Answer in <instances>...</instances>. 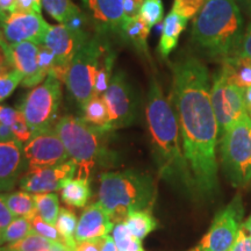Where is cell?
I'll use <instances>...</instances> for the list:
<instances>
[{"label": "cell", "instance_id": "5b68a950", "mask_svg": "<svg viewBox=\"0 0 251 251\" xmlns=\"http://www.w3.org/2000/svg\"><path fill=\"white\" fill-rule=\"evenodd\" d=\"M156 187L151 176L135 170L102 172L98 198L114 225L124 222L131 212L151 208Z\"/></svg>", "mask_w": 251, "mask_h": 251}, {"label": "cell", "instance_id": "8992f818", "mask_svg": "<svg viewBox=\"0 0 251 251\" xmlns=\"http://www.w3.org/2000/svg\"><path fill=\"white\" fill-rule=\"evenodd\" d=\"M220 156L224 172L235 187L251 181V118L244 115L221 136Z\"/></svg>", "mask_w": 251, "mask_h": 251}, {"label": "cell", "instance_id": "1f68e13d", "mask_svg": "<svg viewBox=\"0 0 251 251\" xmlns=\"http://www.w3.org/2000/svg\"><path fill=\"white\" fill-rule=\"evenodd\" d=\"M31 233L30 220L26 218H14L5 229H2L0 237V246L6 243H14L23 240Z\"/></svg>", "mask_w": 251, "mask_h": 251}, {"label": "cell", "instance_id": "ab89813d", "mask_svg": "<svg viewBox=\"0 0 251 251\" xmlns=\"http://www.w3.org/2000/svg\"><path fill=\"white\" fill-rule=\"evenodd\" d=\"M13 69L11 45L1 35L0 36V75L12 71Z\"/></svg>", "mask_w": 251, "mask_h": 251}, {"label": "cell", "instance_id": "9f6ffc18", "mask_svg": "<svg viewBox=\"0 0 251 251\" xmlns=\"http://www.w3.org/2000/svg\"><path fill=\"white\" fill-rule=\"evenodd\" d=\"M1 233H2V229L0 228V237H1Z\"/></svg>", "mask_w": 251, "mask_h": 251}, {"label": "cell", "instance_id": "7dc6e473", "mask_svg": "<svg viewBox=\"0 0 251 251\" xmlns=\"http://www.w3.org/2000/svg\"><path fill=\"white\" fill-rule=\"evenodd\" d=\"M17 11L41 13V5L37 4L36 0H17Z\"/></svg>", "mask_w": 251, "mask_h": 251}, {"label": "cell", "instance_id": "74e56055", "mask_svg": "<svg viewBox=\"0 0 251 251\" xmlns=\"http://www.w3.org/2000/svg\"><path fill=\"white\" fill-rule=\"evenodd\" d=\"M54 61L55 56L51 50L47 46L41 45L39 50V78L41 81H45L46 78L49 76Z\"/></svg>", "mask_w": 251, "mask_h": 251}, {"label": "cell", "instance_id": "4fadbf2b", "mask_svg": "<svg viewBox=\"0 0 251 251\" xmlns=\"http://www.w3.org/2000/svg\"><path fill=\"white\" fill-rule=\"evenodd\" d=\"M50 25L39 12H14L0 19V28L4 39L9 45L21 42L45 43Z\"/></svg>", "mask_w": 251, "mask_h": 251}, {"label": "cell", "instance_id": "44dd1931", "mask_svg": "<svg viewBox=\"0 0 251 251\" xmlns=\"http://www.w3.org/2000/svg\"><path fill=\"white\" fill-rule=\"evenodd\" d=\"M220 71L224 74L228 83L246 90L251 86V58L233 55L222 61Z\"/></svg>", "mask_w": 251, "mask_h": 251}, {"label": "cell", "instance_id": "bcb514c9", "mask_svg": "<svg viewBox=\"0 0 251 251\" xmlns=\"http://www.w3.org/2000/svg\"><path fill=\"white\" fill-rule=\"evenodd\" d=\"M14 218L15 216L9 211L4 199L1 198V194H0V228L5 229Z\"/></svg>", "mask_w": 251, "mask_h": 251}, {"label": "cell", "instance_id": "c3c4849f", "mask_svg": "<svg viewBox=\"0 0 251 251\" xmlns=\"http://www.w3.org/2000/svg\"><path fill=\"white\" fill-rule=\"evenodd\" d=\"M17 12V0H0V19Z\"/></svg>", "mask_w": 251, "mask_h": 251}, {"label": "cell", "instance_id": "e575fe53", "mask_svg": "<svg viewBox=\"0 0 251 251\" xmlns=\"http://www.w3.org/2000/svg\"><path fill=\"white\" fill-rule=\"evenodd\" d=\"M140 18L151 29L164 18V5L162 0H143Z\"/></svg>", "mask_w": 251, "mask_h": 251}, {"label": "cell", "instance_id": "8fae6325", "mask_svg": "<svg viewBox=\"0 0 251 251\" xmlns=\"http://www.w3.org/2000/svg\"><path fill=\"white\" fill-rule=\"evenodd\" d=\"M211 100L219 126V136H222L241 118L248 115L244 90L228 83L221 71L213 78Z\"/></svg>", "mask_w": 251, "mask_h": 251}, {"label": "cell", "instance_id": "7a4b0ae2", "mask_svg": "<svg viewBox=\"0 0 251 251\" xmlns=\"http://www.w3.org/2000/svg\"><path fill=\"white\" fill-rule=\"evenodd\" d=\"M146 117L153 162L159 177L187 196H196V184L184 153L177 117L155 77L150 80Z\"/></svg>", "mask_w": 251, "mask_h": 251}, {"label": "cell", "instance_id": "ffe728a7", "mask_svg": "<svg viewBox=\"0 0 251 251\" xmlns=\"http://www.w3.org/2000/svg\"><path fill=\"white\" fill-rule=\"evenodd\" d=\"M187 21L186 18L176 13L172 9L166 15L158 43V52L163 58H168L169 55L176 49L181 33L187 26Z\"/></svg>", "mask_w": 251, "mask_h": 251}, {"label": "cell", "instance_id": "6f0895ef", "mask_svg": "<svg viewBox=\"0 0 251 251\" xmlns=\"http://www.w3.org/2000/svg\"><path fill=\"white\" fill-rule=\"evenodd\" d=\"M2 35V33H1V30H0V36H1Z\"/></svg>", "mask_w": 251, "mask_h": 251}, {"label": "cell", "instance_id": "f6af8a7d", "mask_svg": "<svg viewBox=\"0 0 251 251\" xmlns=\"http://www.w3.org/2000/svg\"><path fill=\"white\" fill-rule=\"evenodd\" d=\"M103 241H105V237L93 238V240L85 241V242L77 244L76 251H101Z\"/></svg>", "mask_w": 251, "mask_h": 251}, {"label": "cell", "instance_id": "ba28073f", "mask_svg": "<svg viewBox=\"0 0 251 251\" xmlns=\"http://www.w3.org/2000/svg\"><path fill=\"white\" fill-rule=\"evenodd\" d=\"M61 81L48 76L45 81L34 87L19 107L26 118L33 135L55 127L62 98Z\"/></svg>", "mask_w": 251, "mask_h": 251}, {"label": "cell", "instance_id": "d6986e66", "mask_svg": "<svg viewBox=\"0 0 251 251\" xmlns=\"http://www.w3.org/2000/svg\"><path fill=\"white\" fill-rule=\"evenodd\" d=\"M40 46L35 42L11 45L13 67L23 74L24 80L21 85L25 87H35L42 83L39 78Z\"/></svg>", "mask_w": 251, "mask_h": 251}, {"label": "cell", "instance_id": "7c38bea8", "mask_svg": "<svg viewBox=\"0 0 251 251\" xmlns=\"http://www.w3.org/2000/svg\"><path fill=\"white\" fill-rule=\"evenodd\" d=\"M111 117V131L131 126L137 117L136 93L125 72L113 74L111 83L102 94Z\"/></svg>", "mask_w": 251, "mask_h": 251}, {"label": "cell", "instance_id": "484cf974", "mask_svg": "<svg viewBox=\"0 0 251 251\" xmlns=\"http://www.w3.org/2000/svg\"><path fill=\"white\" fill-rule=\"evenodd\" d=\"M83 119L99 129L111 131V117L102 96H94L83 107Z\"/></svg>", "mask_w": 251, "mask_h": 251}, {"label": "cell", "instance_id": "4316f807", "mask_svg": "<svg viewBox=\"0 0 251 251\" xmlns=\"http://www.w3.org/2000/svg\"><path fill=\"white\" fill-rule=\"evenodd\" d=\"M124 222L130 233L141 241L155 230L158 226V222L152 215L151 208L131 212Z\"/></svg>", "mask_w": 251, "mask_h": 251}, {"label": "cell", "instance_id": "52a82bcc", "mask_svg": "<svg viewBox=\"0 0 251 251\" xmlns=\"http://www.w3.org/2000/svg\"><path fill=\"white\" fill-rule=\"evenodd\" d=\"M106 41V34H92L71 62L65 85L81 108L94 96L96 75Z\"/></svg>", "mask_w": 251, "mask_h": 251}, {"label": "cell", "instance_id": "277c9868", "mask_svg": "<svg viewBox=\"0 0 251 251\" xmlns=\"http://www.w3.org/2000/svg\"><path fill=\"white\" fill-rule=\"evenodd\" d=\"M55 130L70 159L76 163L77 178L90 180L96 169L111 166L117 161V156L108 147L109 131L93 127L83 118L64 115L56 122Z\"/></svg>", "mask_w": 251, "mask_h": 251}, {"label": "cell", "instance_id": "11a10c76", "mask_svg": "<svg viewBox=\"0 0 251 251\" xmlns=\"http://www.w3.org/2000/svg\"><path fill=\"white\" fill-rule=\"evenodd\" d=\"M51 251H67V250H64V249H55V250H51Z\"/></svg>", "mask_w": 251, "mask_h": 251}, {"label": "cell", "instance_id": "f907efd6", "mask_svg": "<svg viewBox=\"0 0 251 251\" xmlns=\"http://www.w3.org/2000/svg\"><path fill=\"white\" fill-rule=\"evenodd\" d=\"M101 251H118V248L115 246L114 240H113V237L109 236V235L105 236V241H103Z\"/></svg>", "mask_w": 251, "mask_h": 251}, {"label": "cell", "instance_id": "680465c9", "mask_svg": "<svg viewBox=\"0 0 251 251\" xmlns=\"http://www.w3.org/2000/svg\"><path fill=\"white\" fill-rule=\"evenodd\" d=\"M0 251H1V248H0Z\"/></svg>", "mask_w": 251, "mask_h": 251}, {"label": "cell", "instance_id": "cb8c5ba5", "mask_svg": "<svg viewBox=\"0 0 251 251\" xmlns=\"http://www.w3.org/2000/svg\"><path fill=\"white\" fill-rule=\"evenodd\" d=\"M8 209L15 218H26L31 220L37 214L35 201L33 194L26 191H15L11 193H0Z\"/></svg>", "mask_w": 251, "mask_h": 251}, {"label": "cell", "instance_id": "816d5d0a", "mask_svg": "<svg viewBox=\"0 0 251 251\" xmlns=\"http://www.w3.org/2000/svg\"><path fill=\"white\" fill-rule=\"evenodd\" d=\"M244 101H246L248 115L251 118V86L244 90Z\"/></svg>", "mask_w": 251, "mask_h": 251}, {"label": "cell", "instance_id": "30bf717a", "mask_svg": "<svg viewBox=\"0 0 251 251\" xmlns=\"http://www.w3.org/2000/svg\"><path fill=\"white\" fill-rule=\"evenodd\" d=\"M91 35L92 34L89 30H74L65 24L50 26L43 43L55 56L49 76L65 83L72 59Z\"/></svg>", "mask_w": 251, "mask_h": 251}, {"label": "cell", "instance_id": "6da1fadb", "mask_svg": "<svg viewBox=\"0 0 251 251\" xmlns=\"http://www.w3.org/2000/svg\"><path fill=\"white\" fill-rule=\"evenodd\" d=\"M170 100L179 125L184 153L197 193L212 197L219 190L216 144L219 126L211 100L209 72L193 56L175 62Z\"/></svg>", "mask_w": 251, "mask_h": 251}, {"label": "cell", "instance_id": "f35d334b", "mask_svg": "<svg viewBox=\"0 0 251 251\" xmlns=\"http://www.w3.org/2000/svg\"><path fill=\"white\" fill-rule=\"evenodd\" d=\"M12 131H13V135L15 140L19 141L21 143H27L31 137H33V131H31L30 127L28 126L26 118L21 113L20 109H19V114L17 120L14 121V124L12 125Z\"/></svg>", "mask_w": 251, "mask_h": 251}, {"label": "cell", "instance_id": "b9f144b4", "mask_svg": "<svg viewBox=\"0 0 251 251\" xmlns=\"http://www.w3.org/2000/svg\"><path fill=\"white\" fill-rule=\"evenodd\" d=\"M19 109H15L9 106L0 105V124L12 127L14 121L17 120Z\"/></svg>", "mask_w": 251, "mask_h": 251}, {"label": "cell", "instance_id": "d4e9b609", "mask_svg": "<svg viewBox=\"0 0 251 251\" xmlns=\"http://www.w3.org/2000/svg\"><path fill=\"white\" fill-rule=\"evenodd\" d=\"M115 59H117V52L114 51V49L112 48L111 43L107 40L99 59L98 70H97L96 75V84H94V96H102L105 91L107 90L113 77V68H114Z\"/></svg>", "mask_w": 251, "mask_h": 251}, {"label": "cell", "instance_id": "60d3db41", "mask_svg": "<svg viewBox=\"0 0 251 251\" xmlns=\"http://www.w3.org/2000/svg\"><path fill=\"white\" fill-rule=\"evenodd\" d=\"M235 55L244 56V57L251 58V23L248 25V27L244 29L242 40H241L240 46Z\"/></svg>", "mask_w": 251, "mask_h": 251}, {"label": "cell", "instance_id": "ee69618b", "mask_svg": "<svg viewBox=\"0 0 251 251\" xmlns=\"http://www.w3.org/2000/svg\"><path fill=\"white\" fill-rule=\"evenodd\" d=\"M143 0H125L124 1V13L125 18L139 17Z\"/></svg>", "mask_w": 251, "mask_h": 251}, {"label": "cell", "instance_id": "2e32d148", "mask_svg": "<svg viewBox=\"0 0 251 251\" xmlns=\"http://www.w3.org/2000/svg\"><path fill=\"white\" fill-rule=\"evenodd\" d=\"M85 6L87 17L94 24L97 33L120 34L124 23L125 0H81Z\"/></svg>", "mask_w": 251, "mask_h": 251}, {"label": "cell", "instance_id": "9a60e30c", "mask_svg": "<svg viewBox=\"0 0 251 251\" xmlns=\"http://www.w3.org/2000/svg\"><path fill=\"white\" fill-rule=\"evenodd\" d=\"M77 172V165L72 159L55 166L29 169L19 181L23 191L35 193H49L59 191L63 181L74 177Z\"/></svg>", "mask_w": 251, "mask_h": 251}, {"label": "cell", "instance_id": "3957f363", "mask_svg": "<svg viewBox=\"0 0 251 251\" xmlns=\"http://www.w3.org/2000/svg\"><path fill=\"white\" fill-rule=\"evenodd\" d=\"M244 21L235 0H206L194 18L191 39L209 57L224 61L236 54Z\"/></svg>", "mask_w": 251, "mask_h": 251}, {"label": "cell", "instance_id": "4dcf8cb0", "mask_svg": "<svg viewBox=\"0 0 251 251\" xmlns=\"http://www.w3.org/2000/svg\"><path fill=\"white\" fill-rule=\"evenodd\" d=\"M77 224V216L75 214V212L70 211L69 208H61L58 219L57 221H56L55 226L56 228L58 229L59 233L62 234V236L65 238L69 248H70L72 251H76L77 248L76 240H75V233H76Z\"/></svg>", "mask_w": 251, "mask_h": 251}, {"label": "cell", "instance_id": "d6a6232c", "mask_svg": "<svg viewBox=\"0 0 251 251\" xmlns=\"http://www.w3.org/2000/svg\"><path fill=\"white\" fill-rule=\"evenodd\" d=\"M113 240L118 251H141L143 249L141 240L130 233L125 222H119L113 228Z\"/></svg>", "mask_w": 251, "mask_h": 251}, {"label": "cell", "instance_id": "7402d4cb", "mask_svg": "<svg viewBox=\"0 0 251 251\" xmlns=\"http://www.w3.org/2000/svg\"><path fill=\"white\" fill-rule=\"evenodd\" d=\"M150 28L148 27L142 19L139 17L135 18H125L122 23L120 35L130 43L137 51L143 54L149 58L148 49V37Z\"/></svg>", "mask_w": 251, "mask_h": 251}, {"label": "cell", "instance_id": "836d02e7", "mask_svg": "<svg viewBox=\"0 0 251 251\" xmlns=\"http://www.w3.org/2000/svg\"><path fill=\"white\" fill-rule=\"evenodd\" d=\"M31 225V231L41 235V236L46 237L47 240L51 241L58 246L65 248L68 251H72L68 246V242L65 241V238L62 236V234L59 233L58 229L56 228L55 225H50L48 222H46L45 220L41 218L40 215H36L35 218L30 220Z\"/></svg>", "mask_w": 251, "mask_h": 251}, {"label": "cell", "instance_id": "83f0119b", "mask_svg": "<svg viewBox=\"0 0 251 251\" xmlns=\"http://www.w3.org/2000/svg\"><path fill=\"white\" fill-rule=\"evenodd\" d=\"M55 249L67 250L65 248L58 246V244L47 240L46 237L31 231L28 236L23 238V240L14 243L6 244L5 247L1 248V251H51Z\"/></svg>", "mask_w": 251, "mask_h": 251}, {"label": "cell", "instance_id": "d590c367", "mask_svg": "<svg viewBox=\"0 0 251 251\" xmlns=\"http://www.w3.org/2000/svg\"><path fill=\"white\" fill-rule=\"evenodd\" d=\"M24 76L17 69L0 75V102L4 101L23 83Z\"/></svg>", "mask_w": 251, "mask_h": 251}, {"label": "cell", "instance_id": "f5cc1de1", "mask_svg": "<svg viewBox=\"0 0 251 251\" xmlns=\"http://www.w3.org/2000/svg\"><path fill=\"white\" fill-rule=\"evenodd\" d=\"M238 2L242 6L244 11L249 15H251V0H238Z\"/></svg>", "mask_w": 251, "mask_h": 251}, {"label": "cell", "instance_id": "681fc988", "mask_svg": "<svg viewBox=\"0 0 251 251\" xmlns=\"http://www.w3.org/2000/svg\"><path fill=\"white\" fill-rule=\"evenodd\" d=\"M15 140L12 128L8 126L0 124V142H8V141Z\"/></svg>", "mask_w": 251, "mask_h": 251}, {"label": "cell", "instance_id": "8d00e7d4", "mask_svg": "<svg viewBox=\"0 0 251 251\" xmlns=\"http://www.w3.org/2000/svg\"><path fill=\"white\" fill-rule=\"evenodd\" d=\"M205 2L206 0H174L172 11L190 20L197 17Z\"/></svg>", "mask_w": 251, "mask_h": 251}, {"label": "cell", "instance_id": "ac0fdd59", "mask_svg": "<svg viewBox=\"0 0 251 251\" xmlns=\"http://www.w3.org/2000/svg\"><path fill=\"white\" fill-rule=\"evenodd\" d=\"M114 228L109 214L100 202L89 205L78 220L75 240L79 244L93 238L105 237Z\"/></svg>", "mask_w": 251, "mask_h": 251}, {"label": "cell", "instance_id": "e0dca14e", "mask_svg": "<svg viewBox=\"0 0 251 251\" xmlns=\"http://www.w3.org/2000/svg\"><path fill=\"white\" fill-rule=\"evenodd\" d=\"M25 168H27V162L24 143L17 140L0 142V193L15 186Z\"/></svg>", "mask_w": 251, "mask_h": 251}, {"label": "cell", "instance_id": "f546056e", "mask_svg": "<svg viewBox=\"0 0 251 251\" xmlns=\"http://www.w3.org/2000/svg\"><path fill=\"white\" fill-rule=\"evenodd\" d=\"M42 6L50 17L59 24H65L81 9L71 0H42Z\"/></svg>", "mask_w": 251, "mask_h": 251}, {"label": "cell", "instance_id": "9c48e42d", "mask_svg": "<svg viewBox=\"0 0 251 251\" xmlns=\"http://www.w3.org/2000/svg\"><path fill=\"white\" fill-rule=\"evenodd\" d=\"M242 200L237 196L216 213L205 236L190 251H230L242 228Z\"/></svg>", "mask_w": 251, "mask_h": 251}, {"label": "cell", "instance_id": "db71d44e", "mask_svg": "<svg viewBox=\"0 0 251 251\" xmlns=\"http://www.w3.org/2000/svg\"><path fill=\"white\" fill-rule=\"evenodd\" d=\"M242 228L244 229V230H246V233L251 237V215L246 220V221L243 222Z\"/></svg>", "mask_w": 251, "mask_h": 251}, {"label": "cell", "instance_id": "f1b7e54d", "mask_svg": "<svg viewBox=\"0 0 251 251\" xmlns=\"http://www.w3.org/2000/svg\"><path fill=\"white\" fill-rule=\"evenodd\" d=\"M37 214L50 225H56L59 215V200L55 192L33 194Z\"/></svg>", "mask_w": 251, "mask_h": 251}, {"label": "cell", "instance_id": "91938a15", "mask_svg": "<svg viewBox=\"0 0 251 251\" xmlns=\"http://www.w3.org/2000/svg\"><path fill=\"white\" fill-rule=\"evenodd\" d=\"M141 251H144V250H143V249H142V250H141Z\"/></svg>", "mask_w": 251, "mask_h": 251}, {"label": "cell", "instance_id": "7bdbcfd3", "mask_svg": "<svg viewBox=\"0 0 251 251\" xmlns=\"http://www.w3.org/2000/svg\"><path fill=\"white\" fill-rule=\"evenodd\" d=\"M230 251H251V237L243 228L238 231V235Z\"/></svg>", "mask_w": 251, "mask_h": 251}, {"label": "cell", "instance_id": "5bb4252c", "mask_svg": "<svg viewBox=\"0 0 251 251\" xmlns=\"http://www.w3.org/2000/svg\"><path fill=\"white\" fill-rule=\"evenodd\" d=\"M24 155L28 170L55 166L70 159L55 127L33 135V137L24 144Z\"/></svg>", "mask_w": 251, "mask_h": 251}, {"label": "cell", "instance_id": "603a6c76", "mask_svg": "<svg viewBox=\"0 0 251 251\" xmlns=\"http://www.w3.org/2000/svg\"><path fill=\"white\" fill-rule=\"evenodd\" d=\"M59 193L65 205L83 208L91 197L90 180L84 178H70L63 181Z\"/></svg>", "mask_w": 251, "mask_h": 251}]
</instances>
